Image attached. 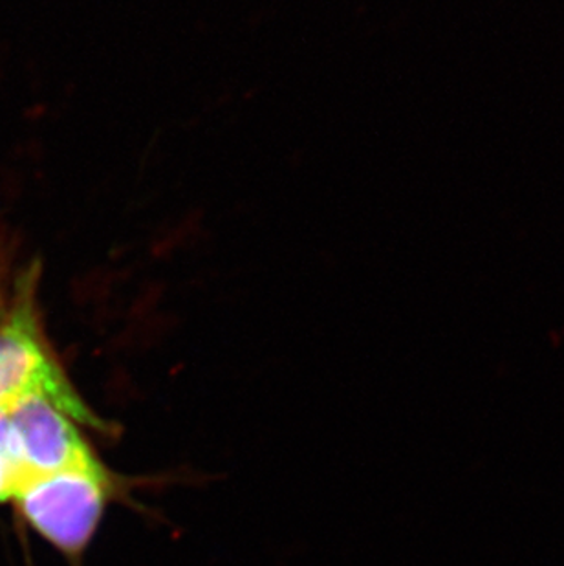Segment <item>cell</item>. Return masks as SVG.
Masks as SVG:
<instances>
[{
    "label": "cell",
    "instance_id": "cell-1",
    "mask_svg": "<svg viewBox=\"0 0 564 566\" xmlns=\"http://www.w3.org/2000/svg\"><path fill=\"white\" fill-rule=\"evenodd\" d=\"M38 277V268L22 273L11 300L0 311V409L39 396L75 422L102 428L49 347L35 305Z\"/></svg>",
    "mask_w": 564,
    "mask_h": 566
},
{
    "label": "cell",
    "instance_id": "cell-2",
    "mask_svg": "<svg viewBox=\"0 0 564 566\" xmlns=\"http://www.w3.org/2000/svg\"><path fill=\"white\" fill-rule=\"evenodd\" d=\"M111 493L113 481L100 464L30 476L13 501L50 545L77 556L102 524Z\"/></svg>",
    "mask_w": 564,
    "mask_h": 566
},
{
    "label": "cell",
    "instance_id": "cell-3",
    "mask_svg": "<svg viewBox=\"0 0 564 566\" xmlns=\"http://www.w3.org/2000/svg\"><path fill=\"white\" fill-rule=\"evenodd\" d=\"M30 475L102 464L74 418L46 398H27L8 409Z\"/></svg>",
    "mask_w": 564,
    "mask_h": 566
},
{
    "label": "cell",
    "instance_id": "cell-4",
    "mask_svg": "<svg viewBox=\"0 0 564 566\" xmlns=\"http://www.w3.org/2000/svg\"><path fill=\"white\" fill-rule=\"evenodd\" d=\"M30 476L8 409H0V503L13 501Z\"/></svg>",
    "mask_w": 564,
    "mask_h": 566
},
{
    "label": "cell",
    "instance_id": "cell-5",
    "mask_svg": "<svg viewBox=\"0 0 564 566\" xmlns=\"http://www.w3.org/2000/svg\"><path fill=\"white\" fill-rule=\"evenodd\" d=\"M2 306H4V303H2V305H0V308H2Z\"/></svg>",
    "mask_w": 564,
    "mask_h": 566
},
{
    "label": "cell",
    "instance_id": "cell-6",
    "mask_svg": "<svg viewBox=\"0 0 564 566\" xmlns=\"http://www.w3.org/2000/svg\"><path fill=\"white\" fill-rule=\"evenodd\" d=\"M2 303H4V301H0V305H2Z\"/></svg>",
    "mask_w": 564,
    "mask_h": 566
}]
</instances>
